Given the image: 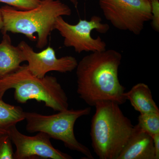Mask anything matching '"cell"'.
<instances>
[{
  "label": "cell",
  "mask_w": 159,
  "mask_h": 159,
  "mask_svg": "<svg viewBox=\"0 0 159 159\" xmlns=\"http://www.w3.org/2000/svg\"><path fill=\"white\" fill-rule=\"evenodd\" d=\"M91 111L90 107L77 110L68 109L52 115L25 111L26 130L30 133H45L51 138L61 141L66 148L82 153L87 159H93L90 149L77 141L74 132L77 119L89 115Z\"/></svg>",
  "instance_id": "5b68a950"
},
{
  "label": "cell",
  "mask_w": 159,
  "mask_h": 159,
  "mask_svg": "<svg viewBox=\"0 0 159 159\" xmlns=\"http://www.w3.org/2000/svg\"><path fill=\"white\" fill-rule=\"evenodd\" d=\"M152 137L156 159H159V133L156 134Z\"/></svg>",
  "instance_id": "ac0fdd59"
},
{
  "label": "cell",
  "mask_w": 159,
  "mask_h": 159,
  "mask_svg": "<svg viewBox=\"0 0 159 159\" xmlns=\"http://www.w3.org/2000/svg\"><path fill=\"white\" fill-rule=\"evenodd\" d=\"M91 122L92 146L100 159H117L133 131L134 125L119 105L111 101H99Z\"/></svg>",
  "instance_id": "3957f363"
},
{
  "label": "cell",
  "mask_w": 159,
  "mask_h": 159,
  "mask_svg": "<svg viewBox=\"0 0 159 159\" xmlns=\"http://www.w3.org/2000/svg\"><path fill=\"white\" fill-rule=\"evenodd\" d=\"M12 142L8 133H0V159H14Z\"/></svg>",
  "instance_id": "9a60e30c"
},
{
  "label": "cell",
  "mask_w": 159,
  "mask_h": 159,
  "mask_svg": "<svg viewBox=\"0 0 159 159\" xmlns=\"http://www.w3.org/2000/svg\"><path fill=\"white\" fill-rule=\"evenodd\" d=\"M99 6L113 27L135 35L151 20V6L146 0H99Z\"/></svg>",
  "instance_id": "8992f818"
},
{
  "label": "cell",
  "mask_w": 159,
  "mask_h": 159,
  "mask_svg": "<svg viewBox=\"0 0 159 159\" xmlns=\"http://www.w3.org/2000/svg\"><path fill=\"white\" fill-rule=\"evenodd\" d=\"M146 1H148L149 3H151L152 2L154 1V0H146Z\"/></svg>",
  "instance_id": "44dd1931"
},
{
  "label": "cell",
  "mask_w": 159,
  "mask_h": 159,
  "mask_svg": "<svg viewBox=\"0 0 159 159\" xmlns=\"http://www.w3.org/2000/svg\"><path fill=\"white\" fill-rule=\"evenodd\" d=\"M3 25H4V22H3L2 13L1 8H0V30L2 29Z\"/></svg>",
  "instance_id": "d6986e66"
},
{
  "label": "cell",
  "mask_w": 159,
  "mask_h": 159,
  "mask_svg": "<svg viewBox=\"0 0 159 159\" xmlns=\"http://www.w3.org/2000/svg\"><path fill=\"white\" fill-rule=\"evenodd\" d=\"M109 29L108 24L102 23V19L97 16H93L89 20L80 19L76 25H71L62 16H59L54 25V30H57L63 38L64 46L73 48L78 53L106 50L105 42L99 36L94 38L91 33L96 30L99 33L105 34Z\"/></svg>",
  "instance_id": "52a82bcc"
},
{
  "label": "cell",
  "mask_w": 159,
  "mask_h": 159,
  "mask_svg": "<svg viewBox=\"0 0 159 159\" xmlns=\"http://www.w3.org/2000/svg\"><path fill=\"white\" fill-rule=\"evenodd\" d=\"M1 9L3 34L10 32L24 34L32 41H37L36 47L39 49L48 44L57 18L72 14L70 7L60 0H42L39 5L29 10H18L9 6Z\"/></svg>",
  "instance_id": "7a4b0ae2"
},
{
  "label": "cell",
  "mask_w": 159,
  "mask_h": 159,
  "mask_svg": "<svg viewBox=\"0 0 159 159\" xmlns=\"http://www.w3.org/2000/svg\"><path fill=\"white\" fill-rule=\"evenodd\" d=\"M28 68L31 74L39 78L45 77L51 71L66 73L74 71L77 67V61L72 56L57 58L53 48L49 46L40 52H35L29 44L22 41L18 44Z\"/></svg>",
  "instance_id": "9c48e42d"
},
{
  "label": "cell",
  "mask_w": 159,
  "mask_h": 159,
  "mask_svg": "<svg viewBox=\"0 0 159 159\" xmlns=\"http://www.w3.org/2000/svg\"><path fill=\"white\" fill-rule=\"evenodd\" d=\"M122 59L121 53L113 49L91 52L83 57L76 68L80 98L92 107L102 101L124 104L125 88L119 78Z\"/></svg>",
  "instance_id": "6da1fadb"
},
{
  "label": "cell",
  "mask_w": 159,
  "mask_h": 159,
  "mask_svg": "<svg viewBox=\"0 0 159 159\" xmlns=\"http://www.w3.org/2000/svg\"><path fill=\"white\" fill-rule=\"evenodd\" d=\"M126 100H129L134 109L140 114L159 113L158 107L152 98L151 91L148 85L140 83L124 93Z\"/></svg>",
  "instance_id": "7c38bea8"
},
{
  "label": "cell",
  "mask_w": 159,
  "mask_h": 159,
  "mask_svg": "<svg viewBox=\"0 0 159 159\" xmlns=\"http://www.w3.org/2000/svg\"><path fill=\"white\" fill-rule=\"evenodd\" d=\"M25 119V111L21 107L11 105L0 99V133H8L11 126Z\"/></svg>",
  "instance_id": "4fadbf2b"
},
{
  "label": "cell",
  "mask_w": 159,
  "mask_h": 159,
  "mask_svg": "<svg viewBox=\"0 0 159 159\" xmlns=\"http://www.w3.org/2000/svg\"><path fill=\"white\" fill-rule=\"evenodd\" d=\"M137 125L152 137L159 133V113L140 114Z\"/></svg>",
  "instance_id": "5bb4252c"
},
{
  "label": "cell",
  "mask_w": 159,
  "mask_h": 159,
  "mask_svg": "<svg viewBox=\"0 0 159 159\" xmlns=\"http://www.w3.org/2000/svg\"><path fill=\"white\" fill-rule=\"evenodd\" d=\"M3 34L0 43V79L17 70L25 61L19 48L12 44L9 34Z\"/></svg>",
  "instance_id": "8fae6325"
},
{
  "label": "cell",
  "mask_w": 159,
  "mask_h": 159,
  "mask_svg": "<svg viewBox=\"0 0 159 159\" xmlns=\"http://www.w3.org/2000/svg\"><path fill=\"white\" fill-rule=\"evenodd\" d=\"M73 4L75 8H77L78 5V0H69Z\"/></svg>",
  "instance_id": "ffe728a7"
},
{
  "label": "cell",
  "mask_w": 159,
  "mask_h": 159,
  "mask_svg": "<svg viewBox=\"0 0 159 159\" xmlns=\"http://www.w3.org/2000/svg\"><path fill=\"white\" fill-rule=\"evenodd\" d=\"M11 89H14V99L19 103L35 99L44 102L46 107L56 111L69 109L68 98L56 77H36L25 65L0 79V99Z\"/></svg>",
  "instance_id": "277c9868"
},
{
  "label": "cell",
  "mask_w": 159,
  "mask_h": 159,
  "mask_svg": "<svg viewBox=\"0 0 159 159\" xmlns=\"http://www.w3.org/2000/svg\"><path fill=\"white\" fill-rule=\"evenodd\" d=\"M12 143L16 147L14 159H72L73 157L54 148L51 144V137L42 132L33 136L20 132L16 125L8 131Z\"/></svg>",
  "instance_id": "ba28073f"
},
{
  "label": "cell",
  "mask_w": 159,
  "mask_h": 159,
  "mask_svg": "<svg viewBox=\"0 0 159 159\" xmlns=\"http://www.w3.org/2000/svg\"><path fill=\"white\" fill-rule=\"evenodd\" d=\"M42 0H0V2L20 10L33 9L41 4Z\"/></svg>",
  "instance_id": "2e32d148"
},
{
  "label": "cell",
  "mask_w": 159,
  "mask_h": 159,
  "mask_svg": "<svg viewBox=\"0 0 159 159\" xmlns=\"http://www.w3.org/2000/svg\"><path fill=\"white\" fill-rule=\"evenodd\" d=\"M152 11V25L153 30L159 31V0H154L150 3Z\"/></svg>",
  "instance_id": "e0dca14e"
},
{
  "label": "cell",
  "mask_w": 159,
  "mask_h": 159,
  "mask_svg": "<svg viewBox=\"0 0 159 159\" xmlns=\"http://www.w3.org/2000/svg\"><path fill=\"white\" fill-rule=\"evenodd\" d=\"M117 159H156L152 137L134 125L128 142Z\"/></svg>",
  "instance_id": "30bf717a"
}]
</instances>
